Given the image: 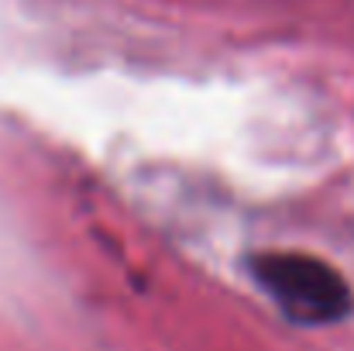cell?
<instances>
[{"mask_svg":"<svg viewBox=\"0 0 354 351\" xmlns=\"http://www.w3.org/2000/svg\"><path fill=\"white\" fill-rule=\"evenodd\" d=\"M254 279L261 289L279 303V310L296 321V324H337L351 314L354 296L344 276L313 258V255H296V251H272L258 255L251 262Z\"/></svg>","mask_w":354,"mask_h":351,"instance_id":"6da1fadb","label":"cell"}]
</instances>
